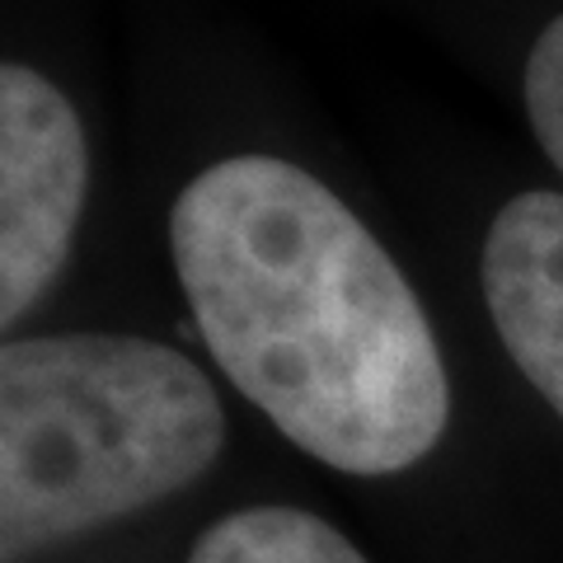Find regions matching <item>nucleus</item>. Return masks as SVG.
<instances>
[{
    "mask_svg": "<svg viewBox=\"0 0 563 563\" xmlns=\"http://www.w3.org/2000/svg\"><path fill=\"white\" fill-rule=\"evenodd\" d=\"M169 258L225 380L343 474H399L446 432L451 385L409 277L320 174L211 161L169 207Z\"/></svg>",
    "mask_w": 563,
    "mask_h": 563,
    "instance_id": "nucleus-1",
    "label": "nucleus"
},
{
    "mask_svg": "<svg viewBox=\"0 0 563 563\" xmlns=\"http://www.w3.org/2000/svg\"><path fill=\"white\" fill-rule=\"evenodd\" d=\"M188 563H366V554L301 507H240L207 526Z\"/></svg>",
    "mask_w": 563,
    "mask_h": 563,
    "instance_id": "nucleus-5",
    "label": "nucleus"
},
{
    "mask_svg": "<svg viewBox=\"0 0 563 563\" xmlns=\"http://www.w3.org/2000/svg\"><path fill=\"white\" fill-rule=\"evenodd\" d=\"M225 409L179 347L29 333L0 352V550H57L174 498L217 465Z\"/></svg>",
    "mask_w": 563,
    "mask_h": 563,
    "instance_id": "nucleus-2",
    "label": "nucleus"
},
{
    "mask_svg": "<svg viewBox=\"0 0 563 563\" xmlns=\"http://www.w3.org/2000/svg\"><path fill=\"white\" fill-rule=\"evenodd\" d=\"M479 287L507 357L563 422V192L526 188L493 211Z\"/></svg>",
    "mask_w": 563,
    "mask_h": 563,
    "instance_id": "nucleus-4",
    "label": "nucleus"
},
{
    "mask_svg": "<svg viewBox=\"0 0 563 563\" xmlns=\"http://www.w3.org/2000/svg\"><path fill=\"white\" fill-rule=\"evenodd\" d=\"M521 99H526V118H531L540 151L563 174V10L536 33L531 52H526Z\"/></svg>",
    "mask_w": 563,
    "mask_h": 563,
    "instance_id": "nucleus-6",
    "label": "nucleus"
},
{
    "mask_svg": "<svg viewBox=\"0 0 563 563\" xmlns=\"http://www.w3.org/2000/svg\"><path fill=\"white\" fill-rule=\"evenodd\" d=\"M90 198V141L76 103L38 66H0V324L47 296Z\"/></svg>",
    "mask_w": 563,
    "mask_h": 563,
    "instance_id": "nucleus-3",
    "label": "nucleus"
}]
</instances>
